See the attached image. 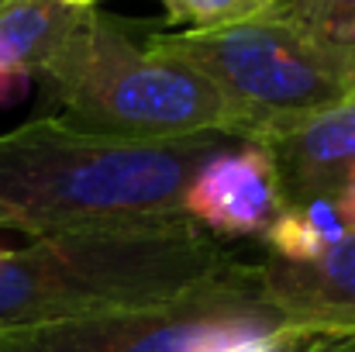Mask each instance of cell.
<instances>
[{
  "label": "cell",
  "mask_w": 355,
  "mask_h": 352,
  "mask_svg": "<svg viewBox=\"0 0 355 352\" xmlns=\"http://www.w3.org/2000/svg\"><path fill=\"white\" fill-rule=\"evenodd\" d=\"M31 73H0V108L17 104L28 90H31Z\"/></svg>",
  "instance_id": "obj_14"
},
{
  "label": "cell",
  "mask_w": 355,
  "mask_h": 352,
  "mask_svg": "<svg viewBox=\"0 0 355 352\" xmlns=\"http://www.w3.org/2000/svg\"><path fill=\"white\" fill-rule=\"evenodd\" d=\"M3 249H7V245H0V252H3Z\"/></svg>",
  "instance_id": "obj_16"
},
{
  "label": "cell",
  "mask_w": 355,
  "mask_h": 352,
  "mask_svg": "<svg viewBox=\"0 0 355 352\" xmlns=\"http://www.w3.org/2000/svg\"><path fill=\"white\" fill-rule=\"evenodd\" d=\"M269 304L290 321L355 335V232L314 262H255Z\"/></svg>",
  "instance_id": "obj_7"
},
{
  "label": "cell",
  "mask_w": 355,
  "mask_h": 352,
  "mask_svg": "<svg viewBox=\"0 0 355 352\" xmlns=\"http://www.w3.org/2000/svg\"><path fill=\"white\" fill-rule=\"evenodd\" d=\"M145 45L197 69L221 94L241 142L269 145L355 94L352 66L276 10L214 31H155Z\"/></svg>",
  "instance_id": "obj_4"
},
{
  "label": "cell",
  "mask_w": 355,
  "mask_h": 352,
  "mask_svg": "<svg viewBox=\"0 0 355 352\" xmlns=\"http://www.w3.org/2000/svg\"><path fill=\"white\" fill-rule=\"evenodd\" d=\"M159 3L166 7V21L180 24V31H214L266 17L283 0H159Z\"/></svg>",
  "instance_id": "obj_12"
},
{
  "label": "cell",
  "mask_w": 355,
  "mask_h": 352,
  "mask_svg": "<svg viewBox=\"0 0 355 352\" xmlns=\"http://www.w3.org/2000/svg\"><path fill=\"white\" fill-rule=\"evenodd\" d=\"M349 235L338 208L331 197L286 204L279 218L259 235L262 249H269V259L283 262H314L324 252H331Z\"/></svg>",
  "instance_id": "obj_10"
},
{
  "label": "cell",
  "mask_w": 355,
  "mask_h": 352,
  "mask_svg": "<svg viewBox=\"0 0 355 352\" xmlns=\"http://www.w3.org/2000/svg\"><path fill=\"white\" fill-rule=\"evenodd\" d=\"M59 3H66V7H73V10H94L101 0H59Z\"/></svg>",
  "instance_id": "obj_15"
},
{
  "label": "cell",
  "mask_w": 355,
  "mask_h": 352,
  "mask_svg": "<svg viewBox=\"0 0 355 352\" xmlns=\"http://www.w3.org/2000/svg\"><path fill=\"white\" fill-rule=\"evenodd\" d=\"M355 335L345 332H324V328H307V325H283L269 335L238 342L225 352H352Z\"/></svg>",
  "instance_id": "obj_13"
},
{
  "label": "cell",
  "mask_w": 355,
  "mask_h": 352,
  "mask_svg": "<svg viewBox=\"0 0 355 352\" xmlns=\"http://www.w3.org/2000/svg\"><path fill=\"white\" fill-rule=\"evenodd\" d=\"M283 325L255 262L235 259L166 304L0 325V352H225Z\"/></svg>",
  "instance_id": "obj_5"
},
{
  "label": "cell",
  "mask_w": 355,
  "mask_h": 352,
  "mask_svg": "<svg viewBox=\"0 0 355 352\" xmlns=\"http://www.w3.org/2000/svg\"><path fill=\"white\" fill-rule=\"evenodd\" d=\"M0 3H7V0H0Z\"/></svg>",
  "instance_id": "obj_17"
},
{
  "label": "cell",
  "mask_w": 355,
  "mask_h": 352,
  "mask_svg": "<svg viewBox=\"0 0 355 352\" xmlns=\"http://www.w3.org/2000/svg\"><path fill=\"white\" fill-rule=\"evenodd\" d=\"M35 80L66 121L128 142L235 138L221 94L187 62L138 45L118 17L80 10Z\"/></svg>",
  "instance_id": "obj_3"
},
{
  "label": "cell",
  "mask_w": 355,
  "mask_h": 352,
  "mask_svg": "<svg viewBox=\"0 0 355 352\" xmlns=\"http://www.w3.org/2000/svg\"><path fill=\"white\" fill-rule=\"evenodd\" d=\"M290 204L335 197L355 180V94L318 111L266 145Z\"/></svg>",
  "instance_id": "obj_8"
},
{
  "label": "cell",
  "mask_w": 355,
  "mask_h": 352,
  "mask_svg": "<svg viewBox=\"0 0 355 352\" xmlns=\"http://www.w3.org/2000/svg\"><path fill=\"white\" fill-rule=\"evenodd\" d=\"M80 10L59 0L0 3V73H38L42 62L69 35Z\"/></svg>",
  "instance_id": "obj_9"
},
{
  "label": "cell",
  "mask_w": 355,
  "mask_h": 352,
  "mask_svg": "<svg viewBox=\"0 0 355 352\" xmlns=\"http://www.w3.org/2000/svg\"><path fill=\"white\" fill-rule=\"evenodd\" d=\"M276 159L259 142L218 149L187 183L180 215L211 235H262L286 208Z\"/></svg>",
  "instance_id": "obj_6"
},
{
  "label": "cell",
  "mask_w": 355,
  "mask_h": 352,
  "mask_svg": "<svg viewBox=\"0 0 355 352\" xmlns=\"http://www.w3.org/2000/svg\"><path fill=\"white\" fill-rule=\"evenodd\" d=\"M235 255L190 218L118 221L0 252V325L166 304Z\"/></svg>",
  "instance_id": "obj_2"
},
{
  "label": "cell",
  "mask_w": 355,
  "mask_h": 352,
  "mask_svg": "<svg viewBox=\"0 0 355 352\" xmlns=\"http://www.w3.org/2000/svg\"><path fill=\"white\" fill-rule=\"evenodd\" d=\"M276 14L355 69V0H283Z\"/></svg>",
  "instance_id": "obj_11"
},
{
  "label": "cell",
  "mask_w": 355,
  "mask_h": 352,
  "mask_svg": "<svg viewBox=\"0 0 355 352\" xmlns=\"http://www.w3.org/2000/svg\"><path fill=\"white\" fill-rule=\"evenodd\" d=\"M225 145L221 135L128 142L59 115L0 135V228L28 238L180 218L193 173Z\"/></svg>",
  "instance_id": "obj_1"
}]
</instances>
